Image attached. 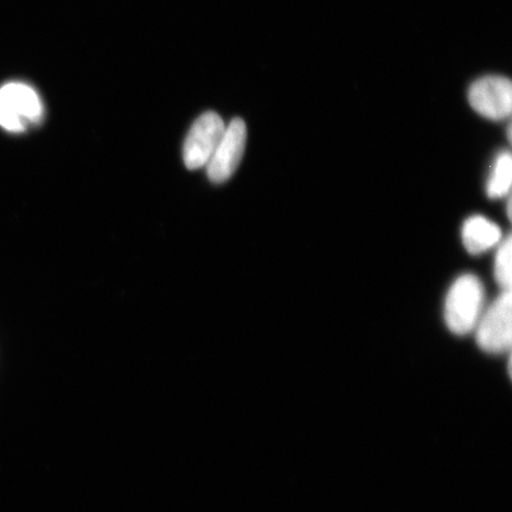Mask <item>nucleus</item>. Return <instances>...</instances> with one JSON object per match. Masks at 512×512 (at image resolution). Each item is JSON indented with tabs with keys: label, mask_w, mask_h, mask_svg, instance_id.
Instances as JSON below:
<instances>
[{
	"label": "nucleus",
	"mask_w": 512,
	"mask_h": 512,
	"mask_svg": "<svg viewBox=\"0 0 512 512\" xmlns=\"http://www.w3.org/2000/svg\"><path fill=\"white\" fill-rule=\"evenodd\" d=\"M483 299V285L476 275L465 274L454 281L445 304L448 329L456 335L470 334L478 324Z\"/></svg>",
	"instance_id": "obj_1"
},
{
	"label": "nucleus",
	"mask_w": 512,
	"mask_h": 512,
	"mask_svg": "<svg viewBox=\"0 0 512 512\" xmlns=\"http://www.w3.org/2000/svg\"><path fill=\"white\" fill-rule=\"evenodd\" d=\"M43 106L40 96L23 83L0 88V126L10 132H23L40 123Z\"/></svg>",
	"instance_id": "obj_2"
},
{
	"label": "nucleus",
	"mask_w": 512,
	"mask_h": 512,
	"mask_svg": "<svg viewBox=\"0 0 512 512\" xmlns=\"http://www.w3.org/2000/svg\"><path fill=\"white\" fill-rule=\"evenodd\" d=\"M512 296L503 291L482 318L477 328V343L489 354L499 355L511 348L512 341Z\"/></svg>",
	"instance_id": "obj_3"
},
{
	"label": "nucleus",
	"mask_w": 512,
	"mask_h": 512,
	"mask_svg": "<svg viewBox=\"0 0 512 512\" xmlns=\"http://www.w3.org/2000/svg\"><path fill=\"white\" fill-rule=\"evenodd\" d=\"M224 125L219 114L207 112L191 126L185 139L183 157L189 170L206 166L223 136Z\"/></svg>",
	"instance_id": "obj_4"
},
{
	"label": "nucleus",
	"mask_w": 512,
	"mask_h": 512,
	"mask_svg": "<svg viewBox=\"0 0 512 512\" xmlns=\"http://www.w3.org/2000/svg\"><path fill=\"white\" fill-rule=\"evenodd\" d=\"M246 142L245 121L234 119L224 130L219 145L206 165L211 182L223 183L233 176L245 153Z\"/></svg>",
	"instance_id": "obj_5"
},
{
	"label": "nucleus",
	"mask_w": 512,
	"mask_h": 512,
	"mask_svg": "<svg viewBox=\"0 0 512 512\" xmlns=\"http://www.w3.org/2000/svg\"><path fill=\"white\" fill-rule=\"evenodd\" d=\"M469 102L473 110L484 118H508L512 110L511 81L503 76H485L471 86Z\"/></svg>",
	"instance_id": "obj_6"
},
{
	"label": "nucleus",
	"mask_w": 512,
	"mask_h": 512,
	"mask_svg": "<svg viewBox=\"0 0 512 512\" xmlns=\"http://www.w3.org/2000/svg\"><path fill=\"white\" fill-rule=\"evenodd\" d=\"M502 239L501 229L483 216L470 217L464 223L463 241L467 252L482 254L495 247Z\"/></svg>",
	"instance_id": "obj_7"
},
{
	"label": "nucleus",
	"mask_w": 512,
	"mask_h": 512,
	"mask_svg": "<svg viewBox=\"0 0 512 512\" xmlns=\"http://www.w3.org/2000/svg\"><path fill=\"white\" fill-rule=\"evenodd\" d=\"M512 181V158L509 152H502L496 159L494 170L488 182L490 198H501L509 194Z\"/></svg>",
	"instance_id": "obj_8"
},
{
	"label": "nucleus",
	"mask_w": 512,
	"mask_h": 512,
	"mask_svg": "<svg viewBox=\"0 0 512 512\" xmlns=\"http://www.w3.org/2000/svg\"><path fill=\"white\" fill-rule=\"evenodd\" d=\"M512 243L511 236H508L499 247L495 260V278L503 291H511L512 271Z\"/></svg>",
	"instance_id": "obj_9"
}]
</instances>
